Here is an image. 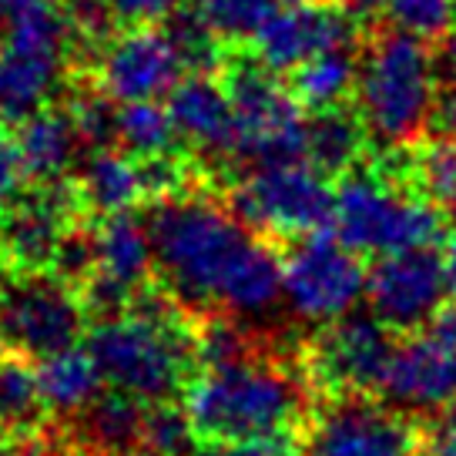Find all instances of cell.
Returning a JSON list of instances; mask_svg holds the SVG:
<instances>
[{"mask_svg":"<svg viewBox=\"0 0 456 456\" xmlns=\"http://www.w3.org/2000/svg\"><path fill=\"white\" fill-rule=\"evenodd\" d=\"M148 228L171 299L262 315L282 296V258L222 205L201 195L165 199Z\"/></svg>","mask_w":456,"mask_h":456,"instance_id":"cell-1","label":"cell"},{"mask_svg":"<svg viewBox=\"0 0 456 456\" xmlns=\"http://www.w3.org/2000/svg\"><path fill=\"white\" fill-rule=\"evenodd\" d=\"M191 429L201 443L289 446L305 423V386L275 362L248 353L222 366H201L182 393Z\"/></svg>","mask_w":456,"mask_h":456,"instance_id":"cell-2","label":"cell"},{"mask_svg":"<svg viewBox=\"0 0 456 456\" xmlns=\"http://www.w3.org/2000/svg\"><path fill=\"white\" fill-rule=\"evenodd\" d=\"M85 349L111 389L142 403H168L185 393L195 332H188L168 299H142L134 309L101 315Z\"/></svg>","mask_w":456,"mask_h":456,"instance_id":"cell-3","label":"cell"},{"mask_svg":"<svg viewBox=\"0 0 456 456\" xmlns=\"http://www.w3.org/2000/svg\"><path fill=\"white\" fill-rule=\"evenodd\" d=\"M436 61L419 37L383 34L359 64L356 104L370 138L393 148L416 142L436 114Z\"/></svg>","mask_w":456,"mask_h":456,"instance_id":"cell-4","label":"cell"},{"mask_svg":"<svg viewBox=\"0 0 456 456\" xmlns=\"http://www.w3.org/2000/svg\"><path fill=\"white\" fill-rule=\"evenodd\" d=\"M332 232L359 256H389L433 245L443 232V212L423 195L399 191L372 171H346L332 191Z\"/></svg>","mask_w":456,"mask_h":456,"instance_id":"cell-5","label":"cell"},{"mask_svg":"<svg viewBox=\"0 0 456 456\" xmlns=\"http://www.w3.org/2000/svg\"><path fill=\"white\" fill-rule=\"evenodd\" d=\"M71 34V17L54 0H34L7 17L0 37V121L20 125L47 108L68 61Z\"/></svg>","mask_w":456,"mask_h":456,"instance_id":"cell-6","label":"cell"},{"mask_svg":"<svg viewBox=\"0 0 456 456\" xmlns=\"http://www.w3.org/2000/svg\"><path fill=\"white\" fill-rule=\"evenodd\" d=\"M232 98V155L269 165L285 158H305L309 118L292 87L275 81L262 64H239L225 77Z\"/></svg>","mask_w":456,"mask_h":456,"instance_id":"cell-7","label":"cell"},{"mask_svg":"<svg viewBox=\"0 0 456 456\" xmlns=\"http://www.w3.org/2000/svg\"><path fill=\"white\" fill-rule=\"evenodd\" d=\"M332 191L313 161L285 158L248 171L232 191V208L256 232L302 239L332 222Z\"/></svg>","mask_w":456,"mask_h":456,"instance_id":"cell-8","label":"cell"},{"mask_svg":"<svg viewBox=\"0 0 456 456\" xmlns=\"http://www.w3.org/2000/svg\"><path fill=\"white\" fill-rule=\"evenodd\" d=\"M366 279L359 252L319 232L302 235L282 258V299L299 319L319 326L356 313Z\"/></svg>","mask_w":456,"mask_h":456,"instance_id":"cell-9","label":"cell"},{"mask_svg":"<svg viewBox=\"0 0 456 456\" xmlns=\"http://www.w3.org/2000/svg\"><path fill=\"white\" fill-rule=\"evenodd\" d=\"M85 329V299L57 275H24L0 289V339L20 356H54L77 346Z\"/></svg>","mask_w":456,"mask_h":456,"instance_id":"cell-10","label":"cell"},{"mask_svg":"<svg viewBox=\"0 0 456 456\" xmlns=\"http://www.w3.org/2000/svg\"><path fill=\"white\" fill-rule=\"evenodd\" d=\"M393 353V329L376 315L353 313L319 332L309 349V376L332 396L383 393Z\"/></svg>","mask_w":456,"mask_h":456,"instance_id":"cell-11","label":"cell"},{"mask_svg":"<svg viewBox=\"0 0 456 456\" xmlns=\"http://www.w3.org/2000/svg\"><path fill=\"white\" fill-rule=\"evenodd\" d=\"M188 64L171 30L138 24L108 41L98 54V85L114 104L161 101L185 77Z\"/></svg>","mask_w":456,"mask_h":456,"instance_id":"cell-12","label":"cell"},{"mask_svg":"<svg viewBox=\"0 0 456 456\" xmlns=\"http://www.w3.org/2000/svg\"><path fill=\"white\" fill-rule=\"evenodd\" d=\"M450 296L443 256L433 245L403 248L379 256L366 279V299L376 319H383L393 332H413L429 326Z\"/></svg>","mask_w":456,"mask_h":456,"instance_id":"cell-13","label":"cell"},{"mask_svg":"<svg viewBox=\"0 0 456 456\" xmlns=\"http://www.w3.org/2000/svg\"><path fill=\"white\" fill-rule=\"evenodd\" d=\"M356 34V17L342 4H326V0L279 4L256 30L252 51L262 68L285 74L326 51L353 47Z\"/></svg>","mask_w":456,"mask_h":456,"instance_id":"cell-14","label":"cell"},{"mask_svg":"<svg viewBox=\"0 0 456 456\" xmlns=\"http://www.w3.org/2000/svg\"><path fill=\"white\" fill-rule=\"evenodd\" d=\"M77 201V188L54 182L24 199L17 195L7 208H0V265L20 275L54 269L57 252L74 228Z\"/></svg>","mask_w":456,"mask_h":456,"instance_id":"cell-15","label":"cell"},{"mask_svg":"<svg viewBox=\"0 0 456 456\" xmlns=\"http://www.w3.org/2000/svg\"><path fill=\"white\" fill-rule=\"evenodd\" d=\"M151 269H158L151 228L131 212L108 215L94 232V269L85 279L81 299L98 315L125 313Z\"/></svg>","mask_w":456,"mask_h":456,"instance_id":"cell-16","label":"cell"},{"mask_svg":"<svg viewBox=\"0 0 456 456\" xmlns=\"http://www.w3.org/2000/svg\"><path fill=\"white\" fill-rule=\"evenodd\" d=\"M305 456H419V433L366 396H339L315 416Z\"/></svg>","mask_w":456,"mask_h":456,"instance_id":"cell-17","label":"cell"},{"mask_svg":"<svg viewBox=\"0 0 456 456\" xmlns=\"http://www.w3.org/2000/svg\"><path fill=\"white\" fill-rule=\"evenodd\" d=\"M383 396L396 410L440 413L456 406V336L429 326L396 342L383 383Z\"/></svg>","mask_w":456,"mask_h":456,"instance_id":"cell-18","label":"cell"},{"mask_svg":"<svg viewBox=\"0 0 456 456\" xmlns=\"http://www.w3.org/2000/svg\"><path fill=\"white\" fill-rule=\"evenodd\" d=\"M171 121L178 138L201 151H225L232 155V98L228 87L208 71L182 77L168 94Z\"/></svg>","mask_w":456,"mask_h":456,"instance_id":"cell-19","label":"cell"},{"mask_svg":"<svg viewBox=\"0 0 456 456\" xmlns=\"http://www.w3.org/2000/svg\"><path fill=\"white\" fill-rule=\"evenodd\" d=\"M77 195H81V205L98 212L101 218L134 212L144 199H151L144 158L131 155L125 148L121 151L101 148L91 155L77 178Z\"/></svg>","mask_w":456,"mask_h":456,"instance_id":"cell-20","label":"cell"},{"mask_svg":"<svg viewBox=\"0 0 456 456\" xmlns=\"http://www.w3.org/2000/svg\"><path fill=\"white\" fill-rule=\"evenodd\" d=\"M148 403L128 393H104L77 413L81 446L91 456H142Z\"/></svg>","mask_w":456,"mask_h":456,"instance_id":"cell-21","label":"cell"},{"mask_svg":"<svg viewBox=\"0 0 456 456\" xmlns=\"http://www.w3.org/2000/svg\"><path fill=\"white\" fill-rule=\"evenodd\" d=\"M17 148L24 158V171L37 185H54L74 165L81 134L74 128L71 114L41 108L17 125Z\"/></svg>","mask_w":456,"mask_h":456,"instance_id":"cell-22","label":"cell"},{"mask_svg":"<svg viewBox=\"0 0 456 456\" xmlns=\"http://www.w3.org/2000/svg\"><path fill=\"white\" fill-rule=\"evenodd\" d=\"M101 383L104 376L87 349L68 346L54 356L37 359V386L47 413L77 416L101 396Z\"/></svg>","mask_w":456,"mask_h":456,"instance_id":"cell-23","label":"cell"},{"mask_svg":"<svg viewBox=\"0 0 456 456\" xmlns=\"http://www.w3.org/2000/svg\"><path fill=\"white\" fill-rule=\"evenodd\" d=\"M44 396L37 370L20 353L0 356V440H28L44 423Z\"/></svg>","mask_w":456,"mask_h":456,"instance_id":"cell-24","label":"cell"},{"mask_svg":"<svg viewBox=\"0 0 456 456\" xmlns=\"http://www.w3.org/2000/svg\"><path fill=\"white\" fill-rule=\"evenodd\" d=\"M366 125L359 114H349L346 108L332 111H315L309 121V138H305V158L326 175H346L356 168L366 148Z\"/></svg>","mask_w":456,"mask_h":456,"instance_id":"cell-25","label":"cell"},{"mask_svg":"<svg viewBox=\"0 0 456 456\" xmlns=\"http://www.w3.org/2000/svg\"><path fill=\"white\" fill-rule=\"evenodd\" d=\"M359 61L353 47L326 51V54L305 61L292 71V91L309 111H332L342 108L349 94H356Z\"/></svg>","mask_w":456,"mask_h":456,"instance_id":"cell-26","label":"cell"},{"mask_svg":"<svg viewBox=\"0 0 456 456\" xmlns=\"http://www.w3.org/2000/svg\"><path fill=\"white\" fill-rule=\"evenodd\" d=\"M114 142L138 158L168 155L178 142V128L171 121L168 104H158V101L121 104L118 108V125H114Z\"/></svg>","mask_w":456,"mask_h":456,"instance_id":"cell-27","label":"cell"},{"mask_svg":"<svg viewBox=\"0 0 456 456\" xmlns=\"http://www.w3.org/2000/svg\"><path fill=\"white\" fill-rule=\"evenodd\" d=\"M279 0H191V14L222 44L252 41Z\"/></svg>","mask_w":456,"mask_h":456,"instance_id":"cell-28","label":"cell"},{"mask_svg":"<svg viewBox=\"0 0 456 456\" xmlns=\"http://www.w3.org/2000/svg\"><path fill=\"white\" fill-rule=\"evenodd\" d=\"M410 178L419 188V195L429 199L436 208L450 212L456 222V144H429L423 151H416L410 161Z\"/></svg>","mask_w":456,"mask_h":456,"instance_id":"cell-29","label":"cell"},{"mask_svg":"<svg viewBox=\"0 0 456 456\" xmlns=\"http://www.w3.org/2000/svg\"><path fill=\"white\" fill-rule=\"evenodd\" d=\"M195 429L188 419L185 406L175 403H148L144 413V440L142 456H188L195 450Z\"/></svg>","mask_w":456,"mask_h":456,"instance_id":"cell-30","label":"cell"},{"mask_svg":"<svg viewBox=\"0 0 456 456\" xmlns=\"http://www.w3.org/2000/svg\"><path fill=\"white\" fill-rule=\"evenodd\" d=\"M383 7L393 28L419 41L443 37L456 24V0H386Z\"/></svg>","mask_w":456,"mask_h":456,"instance_id":"cell-31","label":"cell"},{"mask_svg":"<svg viewBox=\"0 0 456 456\" xmlns=\"http://www.w3.org/2000/svg\"><path fill=\"white\" fill-rule=\"evenodd\" d=\"M71 121L81 142L108 148L114 142V125H118V108H111V98L101 91V94H77L71 101Z\"/></svg>","mask_w":456,"mask_h":456,"instance_id":"cell-32","label":"cell"},{"mask_svg":"<svg viewBox=\"0 0 456 456\" xmlns=\"http://www.w3.org/2000/svg\"><path fill=\"white\" fill-rule=\"evenodd\" d=\"M185 0H108L114 20H125L131 28L138 24H161L168 17L178 14Z\"/></svg>","mask_w":456,"mask_h":456,"instance_id":"cell-33","label":"cell"},{"mask_svg":"<svg viewBox=\"0 0 456 456\" xmlns=\"http://www.w3.org/2000/svg\"><path fill=\"white\" fill-rule=\"evenodd\" d=\"M24 178H28V171H24V158H20L17 138L0 128V208H7L20 195Z\"/></svg>","mask_w":456,"mask_h":456,"instance_id":"cell-34","label":"cell"},{"mask_svg":"<svg viewBox=\"0 0 456 456\" xmlns=\"http://www.w3.org/2000/svg\"><path fill=\"white\" fill-rule=\"evenodd\" d=\"M419 456H456V406L419 433Z\"/></svg>","mask_w":456,"mask_h":456,"instance_id":"cell-35","label":"cell"},{"mask_svg":"<svg viewBox=\"0 0 456 456\" xmlns=\"http://www.w3.org/2000/svg\"><path fill=\"white\" fill-rule=\"evenodd\" d=\"M433 61H436V74H440V81H450V85H456V30L443 34L440 51L433 54Z\"/></svg>","mask_w":456,"mask_h":456,"instance_id":"cell-36","label":"cell"},{"mask_svg":"<svg viewBox=\"0 0 456 456\" xmlns=\"http://www.w3.org/2000/svg\"><path fill=\"white\" fill-rule=\"evenodd\" d=\"M4 456H77V453H74L71 446H57V443L34 440V436H28V440H20V446L7 450Z\"/></svg>","mask_w":456,"mask_h":456,"instance_id":"cell-37","label":"cell"},{"mask_svg":"<svg viewBox=\"0 0 456 456\" xmlns=\"http://www.w3.org/2000/svg\"><path fill=\"white\" fill-rule=\"evenodd\" d=\"M436 118H440V128H443V134H446V142L456 144V85H450V91L440 98Z\"/></svg>","mask_w":456,"mask_h":456,"instance_id":"cell-38","label":"cell"},{"mask_svg":"<svg viewBox=\"0 0 456 456\" xmlns=\"http://www.w3.org/2000/svg\"><path fill=\"white\" fill-rule=\"evenodd\" d=\"M188 456H248V446H228V443H195Z\"/></svg>","mask_w":456,"mask_h":456,"instance_id":"cell-39","label":"cell"},{"mask_svg":"<svg viewBox=\"0 0 456 456\" xmlns=\"http://www.w3.org/2000/svg\"><path fill=\"white\" fill-rule=\"evenodd\" d=\"M443 272H446V285H450V296L456 299V242H450V248L443 252Z\"/></svg>","mask_w":456,"mask_h":456,"instance_id":"cell-40","label":"cell"},{"mask_svg":"<svg viewBox=\"0 0 456 456\" xmlns=\"http://www.w3.org/2000/svg\"><path fill=\"white\" fill-rule=\"evenodd\" d=\"M248 456H289V446H248Z\"/></svg>","mask_w":456,"mask_h":456,"instance_id":"cell-41","label":"cell"},{"mask_svg":"<svg viewBox=\"0 0 456 456\" xmlns=\"http://www.w3.org/2000/svg\"><path fill=\"white\" fill-rule=\"evenodd\" d=\"M28 4H34V0H0V14L11 17V14H17L20 7H28Z\"/></svg>","mask_w":456,"mask_h":456,"instance_id":"cell-42","label":"cell"},{"mask_svg":"<svg viewBox=\"0 0 456 456\" xmlns=\"http://www.w3.org/2000/svg\"><path fill=\"white\" fill-rule=\"evenodd\" d=\"M349 7H356V11H372V7H383L386 0H346Z\"/></svg>","mask_w":456,"mask_h":456,"instance_id":"cell-43","label":"cell"},{"mask_svg":"<svg viewBox=\"0 0 456 456\" xmlns=\"http://www.w3.org/2000/svg\"><path fill=\"white\" fill-rule=\"evenodd\" d=\"M279 4H305V0H279Z\"/></svg>","mask_w":456,"mask_h":456,"instance_id":"cell-44","label":"cell"}]
</instances>
